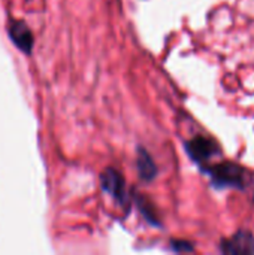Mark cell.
I'll return each instance as SVG.
<instances>
[{"label": "cell", "mask_w": 254, "mask_h": 255, "mask_svg": "<svg viewBox=\"0 0 254 255\" xmlns=\"http://www.w3.org/2000/svg\"><path fill=\"white\" fill-rule=\"evenodd\" d=\"M186 149H187L189 155L198 163H205L210 158H213L214 155H217V152H219L217 143L213 139L205 137V136L193 137L190 142H187Z\"/></svg>", "instance_id": "3"}, {"label": "cell", "mask_w": 254, "mask_h": 255, "mask_svg": "<svg viewBox=\"0 0 254 255\" xmlns=\"http://www.w3.org/2000/svg\"><path fill=\"white\" fill-rule=\"evenodd\" d=\"M205 172L211 176L217 187H234L244 188L249 182V172L237 163H219L205 167Z\"/></svg>", "instance_id": "1"}, {"label": "cell", "mask_w": 254, "mask_h": 255, "mask_svg": "<svg viewBox=\"0 0 254 255\" xmlns=\"http://www.w3.org/2000/svg\"><path fill=\"white\" fill-rule=\"evenodd\" d=\"M172 248L177 253H190V251H193V247L189 242H172Z\"/></svg>", "instance_id": "7"}, {"label": "cell", "mask_w": 254, "mask_h": 255, "mask_svg": "<svg viewBox=\"0 0 254 255\" xmlns=\"http://www.w3.org/2000/svg\"><path fill=\"white\" fill-rule=\"evenodd\" d=\"M222 251L226 254H253L254 238L249 232H240L232 239L222 244Z\"/></svg>", "instance_id": "5"}, {"label": "cell", "mask_w": 254, "mask_h": 255, "mask_svg": "<svg viewBox=\"0 0 254 255\" xmlns=\"http://www.w3.org/2000/svg\"><path fill=\"white\" fill-rule=\"evenodd\" d=\"M136 166H138V170H139V175L142 179H153L157 173V167L153 161V158L148 155L147 151L141 149L139 154H138V161H136Z\"/></svg>", "instance_id": "6"}, {"label": "cell", "mask_w": 254, "mask_h": 255, "mask_svg": "<svg viewBox=\"0 0 254 255\" xmlns=\"http://www.w3.org/2000/svg\"><path fill=\"white\" fill-rule=\"evenodd\" d=\"M7 34L12 43L24 54H30L34 45V36L28 25L21 19H10L7 24Z\"/></svg>", "instance_id": "2"}, {"label": "cell", "mask_w": 254, "mask_h": 255, "mask_svg": "<svg viewBox=\"0 0 254 255\" xmlns=\"http://www.w3.org/2000/svg\"><path fill=\"white\" fill-rule=\"evenodd\" d=\"M100 184H102V188L109 196H112L120 205H126L127 194H126V190H124V179L117 170L106 169L100 175Z\"/></svg>", "instance_id": "4"}]
</instances>
